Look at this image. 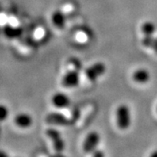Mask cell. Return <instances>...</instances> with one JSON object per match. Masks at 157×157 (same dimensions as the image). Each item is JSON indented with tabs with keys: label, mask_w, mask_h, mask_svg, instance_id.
<instances>
[{
	"label": "cell",
	"mask_w": 157,
	"mask_h": 157,
	"mask_svg": "<svg viewBox=\"0 0 157 157\" xmlns=\"http://www.w3.org/2000/svg\"><path fill=\"white\" fill-rule=\"evenodd\" d=\"M116 123L117 126L121 130H126L131 125L132 117L131 111L128 106L121 104L116 109Z\"/></svg>",
	"instance_id": "1"
},
{
	"label": "cell",
	"mask_w": 157,
	"mask_h": 157,
	"mask_svg": "<svg viewBox=\"0 0 157 157\" xmlns=\"http://www.w3.org/2000/svg\"><path fill=\"white\" fill-rule=\"evenodd\" d=\"M107 67L106 65L103 63L99 62L95 63L91 67H89L85 71V75L89 80L91 82H94L99 77L102 76L104 73L106 72Z\"/></svg>",
	"instance_id": "2"
},
{
	"label": "cell",
	"mask_w": 157,
	"mask_h": 157,
	"mask_svg": "<svg viewBox=\"0 0 157 157\" xmlns=\"http://www.w3.org/2000/svg\"><path fill=\"white\" fill-rule=\"evenodd\" d=\"M100 141V136L96 132H91L87 135L83 144V149L84 152L90 153L96 149Z\"/></svg>",
	"instance_id": "3"
},
{
	"label": "cell",
	"mask_w": 157,
	"mask_h": 157,
	"mask_svg": "<svg viewBox=\"0 0 157 157\" xmlns=\"http://www.w3.org/2000/svg\"><path fill=\"white\" fill-rule=\"evenodd\" d=\"M46 134L52 140L53 146L56 151L60 152V151H63L64 147H65V143L61 136V133L58 130H56L55 128H48L46 132Z\"/></svg>",
	"instance_id": "4"
},
{
	"label": "cell",
	"mask_w": 157,
	"mask_h": 157,
	"mask_svg": "<svg viewBox=\"0 0 157 157\" xmlns=\"http://www.w3.org/2000/svg\"><path fill=\"white\" fill-rule=\"evenodd\" d=\"M80 82V76L76 71H70L64 75L62 78V84L67 88L77 87Z\"/></svg>",
	"instance_id": "5"
},
{
	"label": "cell",
	"mask_w": 157,
	"mask_h": 157,
	"mask_svg": "<svg viewBox=\"0 0 157 157\" xmlns=\"http://www.w3.org/2000/svg\"><path fill=\"white\" fill-rule=\"evenodd\" d=\"M46 121L50 124H55L59 126H68L70 120L63 114L58 112H51L46 116Z\"/></svg>",
	"instance_id": "6"
},
{
	"label": "cell",
	"mask_w": 157,
	"mask_h": 157,
	"mask_svg": "<svg viewBox=\"0 0 157 157\" xmlns=\"http://www.w3.org/2000/svg\"><path fill=\"white\" fill-rule=\"evenodd\" d=\"M52 101L53 105L57 108H67L71 103L68 95L62 93V92H58V93L55 94L52 97Z\"/></svg>",
	"instance_id": "7"
},
{
	"label": "cell",
	"mask_w": 157,
	"mask_h": 157,
	"mask_svg": "<svg viewBox=\"0 0 157 157\" xmlns=\"http://www.w3.org/2000/svg\"><path fill=\"white\" fill-rule=\"evenodd\" d=\"M150 73L147 70L144 68H140L137 69L132 75L133 80L137 83H140V84H144V83H147L150 79Z\"/></svg>",
	"instance_id": "8"
},
{
	"label": "cell",
	"mask_w": 157,
	"mask_h": 157,
	"mask_svg": "<svg viewBox=\"0 0 157 157\" xmlns=\"http://www.w3.org/2000/svg\"><path fill=\"white\" fill-rule=\"evenodd\" d=\"M15 122L18 127L21 128H27L32 124V118L27 113H21L17 115Z\"/></svg>",
	"instance_id": "9"
},
{
	"label": "cell",
	"mask_w": 157,
	"mask_h": 157,
	"mask_svg": "<svg viewBox=\"0 0 157 157\" xmlns=\"http://www.w3.org/2000/svg\"><path fill=\"white\" fill-rule=\"evenodd\" d=\"M53 24L59 29H63L66 25V16L61 10H56L52 17Z\"/></svg>",
	"instance_id": "10"
},
{
	"label": "cell",
	"mask_w": 157,
	"mask_h": 157,
	"mask_svg": "<svg viewBox=\"0 0 157 157\" xmlns=\"http://www.w3.org/2000/svg\"><path fill=\"white\" fill-rule=\"evenodd\" d=\"M141 30L144 35H153L155 32V25L151 22H145L142 25Z\"/></svg>",
	"instance_id": "11"
},
{
	"label": "cell",
	"mask_w": 157,
	"mask_h": 157,
	"mask_svg": "<svg viewBox=\"0 0 157 157\" xmlns=\"http://www.w3.org/2000/svg\"><path fill=\"white\" fill-rule=\"evenodd\" d=\"M21 33L20 28H15L10 26H6L5 27V34L9 38H15L19 36Z\"/></svg>",
	"instance_id": "12"
},
{
	"label": "cell",
	"mask_w": 157,
	"mask_h": 157,
	"mask_svg": "<svg viewBox=\"0 0 157 157\" xmlns=\"http://www.w3.org/2000/svg\"><path fill=\"white\" fill-rule=\"evenodd\" d=\"M154 41L155 38L153 37V35H144L142 39V44L145 48H152Z\"/></svg>",
	"instance_id": "13"
},
{
	"label": "cell",
	"mask_w": 157,
	"mask_h": 157,
	"mask_svg": "<svg viewBox=\"0 0 157 157\" xmlns=\"http://www.w3.org/2000/svg\"><path fill=\"white\" fill-rule=\"evenodd\" d=\"M8 109H7L6 106L0 105V122L6 120L7 116H8Z\"/></svg>",
	"instance_id": "14"
},
{
	"label": "cell",
	"mask_w": 157,
	"mask_h": 157,
	"mask_svg": "<svg viewBox=\"0 0 157 157\" xmlns=\"http://www.w3.org/2000/svg\"><path fill=\"white\" fill-rule=\"evenodd\" d=\"M151 48L155 51V53H157V38L155 39V41H154V44H153V46Z\"/></svg>",
	"instance_id": "15"
},
{
	"label": "cell",
	"mask_w": 157,
	"mask_h": 157,
	"mask_svg": "<svg viewBox=\"0 0 157 157\" xmlns=\"http://www.w3.org/2000/svg\"><path fill=\"white\" fill-rule=\"evenodd\" d=\"M0 156H6V154L4 152H2V151H0Z\"/></svg>",
	"instance_id": "16"
},
{
	"label": "cell",
	"mask_w": 157,
	"mask_h": 157,
	"mask_svg": "<svg viewBox=\"0 0 157 157\" xmlns=\"http://www.w3.org/2000/svg\"><path fill=\"white\" fill-rule=\"evenodd\" d=\"M156 111H157V107H156Z\"/></svg>",
	"instance_id": "17"
}]
</instances>
